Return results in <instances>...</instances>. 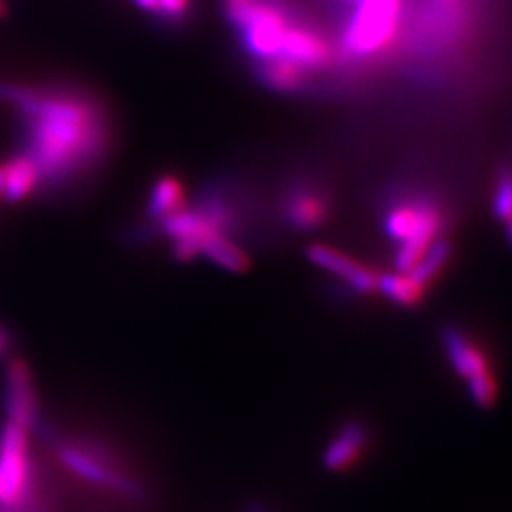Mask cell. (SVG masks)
<instances>
[{"mask_svg":"<svg viewBox=\"0 0 512 512\" xmlns=\"http://www.w3.org/2000/svg\"><path fill=\"white\" fill-rule=\"evenodd\" d=\"M133 2H135L137 6H141L143 10L156 14V12H158V2H160V0H133Z\"/></svg>","mask_w":512,"mask_h":512,"instance_id":"22","label":"cell"},{"mask_svg":"<svg viewBox=\"0 0 512 512\" xmlns=\"http://www.w3.org/2000/svg\"><path fill=\"white\" fill-rule=\"evenodd\" d=\"M439 2H448V0H439Z\"/></svg>","mask_w":512,"mask_h":512,"instance_id":"28","label":"cell"},{"mask_svg":"<svg viewBox=\"0 0 512 512\" xmlns=\"http://www.w3.org/2000/svg\"><path fill=\"white\" fill-rule=\"evenodd\" d=\"M467 389H469V395L473 399V403L480 408H490L495 403V397H497V385H495L494 374H484V376H478L475 380L467 382Z\"/></svg>","mask_w":512,"mask_h":512,"instance_id":"19","label":"cell"},{"mask_svg":"<svg viewBox=\"0 0 512 512\" xmlns=\"http://www.w3.org/2000/svg\"><path fill=\"white\" fill-rule=\"evenodd\" d=\"M378 291L401 308H412L421 300L423 287L408 274H385L378 277Z\"/></svg>","mask_w":512,"mask_h":512,"instance_id":"16","label":"cell"},{"mask_svg":"<svg viewBox=\"0 0 512 512\" xmlns=\"http://www.w3.org/2000/svg\"><path fill=\"white\" fill-rule=\"evenodd\" d=\"M247 512H266V509L260 507V505H251V507L247 509Z\"/></svg>","mask_w":512,"mask_h":512,"instance_id":"24","label":"cell"},{"mask_svg":"<svg viewBox=\"0 0 512 512\" xmlns=\"http://www.w3.org/2000/svg\"><path fill=\"white\" fill-rule=\"evenodd\" d=\"M277 57L287 59L311 73L329 65L332 61V46L327 35L311 27L310 23L291 21Z\"/></svg>","mask_w":512,"mask_h":512,"instance_id":"6","label":"cell"},{"mask_svg":"<svg viewBox=\"0 0 512 512\" xmlns=\"http://www.w3.org/2000/svg\"><path fill=\"white\" fill-rule=\"evenodd\" d=\"M494 213L505 222L512 217V164L503 165L495 177Z\"/></svg>","mask_w":512,"mask_h":512,"instance_id":"18","label":"cell"},{"mask_svg":"<svg viewBox=\"0 0 512 512\" xmlns=\"http://www.w3.org/2000/svg\"><path fill=\"white\" fill-rule=\"evenodd\" d=\"M188 10H190V0H160L156 14L175 23L186 18Z\"/></svg>","mask_w":512,"mask_h":512,"instance_id":"20","label":"cell"},{"mask_svg":"<svg viewBox=\"0 0 512 512\" xmlns=\"http://www.w3.org/2000/svg\"><path fill=\"white\" fill-rule=\"evenodd\" d=\"M338 2H344V4H355L357 0H338Z\"/></svg>","mask_w":512,"mask_h":512,"instance_id":"25","label":"cell"},{"mask_svg":"<svg viewBox=\"0 0 512 512\" xmlns=\"http://www.w3.org/2000/svg\"><path fill=\"white\" fill-rule=\"evenodd\" d=\"M4 403L8 420L21 425L23 429H31L38 425V401L35 382L29 366L21 359H12L6 370L4 382Z\"/></svg>","mask_w":512,"mask_h":512,"instance_id":"7","label":"cell"},{"mask_svg":"<svg viewBox=\"0 0 512 512\" xmlns=\"http://www.w3.org/2000/svg\"><path fill=\"white\" fill-rule=\"evenodd\" d=\"M61 461L86 480L97 486L109 488L116 494L126 495L129 499H145V488L128 473H124L116 461L97 444H73L61 442L57 446Z\"/></svg>","mask_w":512,"mask_h":512,"instance_id":"5","label":"cell"},{"mask_svg":"<svg viewBox=\"0 0 512 512\" xmlns=\"http://www.w3.org/2000/svg\"><path fill=\"white\" fill-rule=\"evenodd\" d=\"M4 14V6H2V2H0V16Z\"/></svg>","mask_w":512,"mask_h":512,"instance_id":"26","label":"cell"},{"mask_svg":"<svg viewBox=\"0 0 512 512\" xmlns=\"http://www.w3.org/2000/svg\"><path fill=\"white\" fill-rule=\"evenodd\" d=\"M23 122V148L40 173V183L59 190L88 175L107 156L109 116L90 93L54 86L27 88L0 84Z\"/></svg>","mask_w":512,"mask_h":512,"instance_id":"1","label":"cell"},{"mask_svg":"<svg viewBox=\"0 0 512 512\" xmlns=\"http://www.w3.org/2000/svg\"><path fill=\"white\" fill-rule=\"evenodd\" d=\"M308 258L315 266L336 275L351 294H368L378 289V275L332 247L313 245Z\"/></svg>","mask_w":512,"mask_h":512,"instance_id":"9","label":"cell"},{"mask_svg":"<svg viewBox=\"0 0 512 512\" xmlns=\"http://www.w3.org/2000/svg\"><path fill=\"white\" fill-rule=\"evenodd\" d=\"M403 14L404 0H357L340 38L344 59L366 63L385 54L401 33Z\"/></svg>","mask_w":512,"mask_h":512,"instance_id":"3","label":"cell"},{"mask_svg":"<svg viewBox=\"0 0 512 512\" xmlns=\"http://www.w3.org/2000/svg\"><path fill=\"white\" fill-rule=\"evenodd\" d=\"M184 207L183 184L173 177L164 175L158 183L154 184L148 200V217L154 220H164L165 217L173 215L175 211Z\"/></svg>","mask_w":512,"mask_h":512,"instance_id":"14","label":"cell"},{"mask_svg":"<svg viewBox=\"0 0 512 512\" xmlns=\"http://www.w3.org/2000/svg\"><path fill=\"white\" fill-rule=\"evenodd\" d=\"M226 2H247V0H226Z\"/></svg>","mask_w":512,"mask_h":512,"instance_id":"27","label":"cell"},{"mask_svg":"<svg viewBox=\"0 0 512 512\" xmlns=\"http://www.w3.org/2000/svg\"><path fill=\"white\" fill-rule=\"evenodd\" d=\"M226 16L241 33V42L255 61L275 59L291 25L289 10L275 0L226 2Z\"/></svg>","mask_w":512,"mask_h":512,"instance_id":"4","label":"cell"},{"mask_svg":"<svg viewBox=\"0 0 512 512\" xmlns=\"http://www.w3.org/2000/svg\"><path fill=\"white\" fill-rule=\"evenodd\" d=\"M440 340H442V348L448 355L450 365L463 380L471 382L478 376L490 374L484 353L476 348L473 340L465 332L448 325L446 329L442 330Z\"/></svg>","mask_w":512,"mask_h":512,"instance_id":"10","label":"cell"},{"mask_svg":"<svg viewBox=\"0 0 512 512\" xmlns=\"http://www.w3.org/2000/svg\"><path fill=\"white\" fill-rule=\"evenodd\" d=\"M507 238H509V243H511L512 247V217L507 220Z\"/></svg>","mask_w":512,"mask_h":512,"instance_id":"23","label":"cell"},{"mask_svg":"<svg viewBox=\"0 0 512 512\" xmlns=\"http://www.w3.org/2000/svg\"><path fill=\"white\" fill-rule=\"evenodd\" d=\"M40 184V173L35 162L19 154L6 162V183H4V194L2 200L8 203L23 202L33 194V190Z\"/></svg>","mask_w":512,"mask_h":512,"instance_id":"13","label":"cell"},{"mask_svg":"<svg viewBox=\"0 0 512 512\" xmlns=\"http://www.w3.org/2000/svg\"><path fill=\"white\" fill-rule=\"evenodd\" d=\"M368 442V427L363 421L353 420L344 423L340 431L330 440L325 454L323 465L329 471H344L349 465L355 463V459L361 456Z\"/></svg>","mask_w":512,"mask_h":512,"instance_id":"11","label":"cell"},{"mask_svg":"<svg viewBox=\"0 0 512 512\" xmlns=\"http://www.w3.org/2000/svg\"><path fill=\"white\" fill-rule=\"evenodd\" d=\"M450 256H452L450 241L446 238L435 239L429 245V249L421 256L420 262L412 268V272H408V275L412 279H416L421 287L425 289L446 268Z\"/></svg>","mask_w":512,"mask_h":512,"instance_id":"17","label":"cell"},{"mask_svg":"<svg viewBox=\"0 0 512 512\" xmlns=\"http://www.w3.org/2000/svg\"><path fill=\"white\" fill-rule=\"evenodd\" d=\"M329 213V200L321 186L294 183L283 200L285 220L298 230H313L321 226Z\"/></svg>","mask_w":512,"mask_h":512,"instance_id":"8","label":"cell"},{"mask_svg":"<svg viewBox=\"0 0 512 512\" xmlns=\"http://www.w3.org/2000/svg\"><path fill=\"white\" fill-rule=\"evenodd\" d=\"M444 211L437 200L421 192H404L393 198L385 211L384 228L397 243L395 264L401 274L412 272L429 245L440 238Z\"/></svg>","mask_w":512,"mask_h":512,"instance_id":"2","label":"cell"},{"mask_svg":"<svg viewBox=\"0 0 512 512\" xmlns=\"http://www.w3.org/2000/svg\"><path fill=\"white\" fill-rule=\"evenodd\" d=\"M202 256L234 274L245 272L249 268V256L224 234H211L209 238H205L202 243Z\"/></svg>","mask_w":512,"mask_h":512,"instance_id":"15","label":"cell"},{"mask_svg":"<svg viewBox=\"0 0 512 512\" xmlns=\"http://www.w3.org/2000/svg\"><path fill=\"white\" fill-rule=\"evenodd\" d=\"M10 348H12V338L8 330L0 327V359H4L10 353Z\"/></svg>","mask_w":512,"mask_h":512,"instance_id":"21","label":"cell"},{"mask_svg":"<svg viewBox=\"0 0 512 512\" xmlns=\"http://www.w3.org/2000/svg\"><path fill=\"white\" fill-rule=\"evenodd\" d=\"M256 74L262 84L274 92H300L310 80L308 71L281 57L260 61L256 65Z\"/></svg>","mask_w":512,"mask_h":512,"instance_id":"12","label":"cell"}]
</instances>
